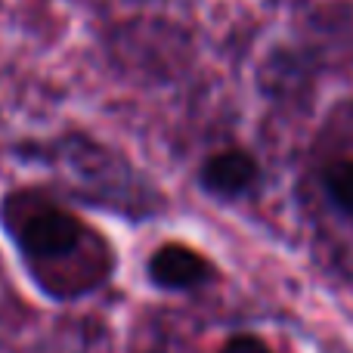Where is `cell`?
Listing matches in <instances>:
<instances>
[{
	"mask_svg": "<svg viewBox=\"0 0 353 353\" xmlns=\"http://www.w3.org/2000/svg\"><path fill=\"white\" fill-rule=\"evenodd\" d=\"M84 236L87 230L74 214L62 211V208H43L25 220L19 245L28 261H56V257L72 254Z\"/></svg>",
	"mask_w": 353,
	"mask_h": 353,
	"instance_id": "6da1fadb",
	"label": "cell"
},
{
	"mask_svg": "<svg viewBox=\"0 0 353 353\" xmlns=\"http://www.w3.org/2000/svg\"><path fill=\"white\" fill-rule=\"evenodd\" d=\"M149 276L155 285L183 292V288L201 285L211 276V263L186 245H161L149 261Z\"/></svg>",
	"mask_w": 353,
	"mask_h": 353,
	"instance_id": "7a4b0ae2",
	"label": "cell"
},
{
	"mask_svg": "<svg viewBox=\"0 0 353 353\" xmlns=\"http://www.w3.org/2000/svg\"><path fill=\"white\" fill-rule=\"evenodd\" d=\"M257 161L251 152L245 149H223V152L211 155L201 168V186L214 195H223V199H232V195H242L254 186L257 180Z\"/></svg>",
	"mask_w": 353,
	"mask_h": 353,
	"instance_id": "3957f363",
	"label": "cell"
},
{
	"mask_svg": "<svg viewBox=\"0 0 353 353\" xmlns=\"http://www.w3.org/2000/svg\"><path fill=\"white\" fill-rule=\"evenodd\" d=\"M323 183L329 189L332 201H335L341 211L353 214V159H338L325 168Z\"/></svg>",
	"mask_w": 353,
	"mask_h": 353,
	"instance_id": "277c9868",
	"label": "cell"
},
{
	"mask_svg": "<svg viewBox=\"0 0 353 353\" xmlns=\"http://www.w3.org/2000/svg\"><path fill=\"white\" fill-rule=\"evenodd\" d=\"M220 353H273V350L254 335H236L220 347Z\"/></svg>",
	"mask_w": 353,
	"mask_h": 353,
	"instance_id": "5b68a950",
	"label": "cell"
}]
</instances>
